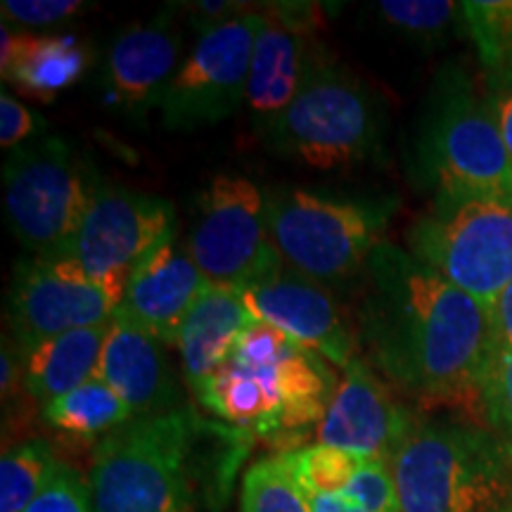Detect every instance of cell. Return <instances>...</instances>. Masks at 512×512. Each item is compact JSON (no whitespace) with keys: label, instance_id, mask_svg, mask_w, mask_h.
Returning <instances> with one entry per match:
<instances>
[{"label":"cell","instance_id":"12","mask_svg":"<svg viewBox=\"0 0 512 512\" xmlns=\"http://www.w3.org/2000/svg\"><path fill=\"white\" fill-rule=\"evenodd\" d=\"M261 24L264 12L249 10L200 36L159 105L166 131L190 133L238 112L247 100L249 64Z\"/></svg>","mask_w":512,"mask_h":512},{"label":"cell","instance_id":"2","mask_svg":"<svg viewBox=\"0 0 512 512\" xmlns=\"http://www.w3.org/2000/svg\"><path fill=\"white\" fill-rule=\"evenodd\" d=\"M252 441L188 406L128 420L95 446L91 512H197L230 489Z\"/></svg>","mask_w":512,"mask_h":512},{"label":"cell","instance_id":"34","mask_svg":"<svg viewBox=\"0 0 512 512\" xmlns=\"http://www.w3.org/2000/svg\"><path fill=\"white\" fill-rule=\"evenodd\" d=\"M491 323H494V339L498 347L512 349V283L491 306Z\"/></svg>","mask_w":512,"mask_h":512},{"label":"cell","instance_id":"20","mask_svg":"<svg viewBox=\"0 0 512 512\" xmlns=\"http://www.w3.org/2000/svg\"><path fill=\"white\" fill-rule=\"evenodd\" d=\"M256 323L259 320L247 309L242 292L209 285L185 318L176 344L192 394L228 361L240 337Z\"/></svg>","mask_w":512,"mask_h":512},{"label":"cell","instance_id":"25","mask_svg":"<svg viewBox=\"0 0 512 512\" xmlns=\"http://www.w3.org/2000/svg\"><path fill=\"white\" fill-rule=\"evenodd\" d=\"M240 512H311L302 486L280 453L247 467L240 486Z\"/></svg>","mask_w":512,"mask_h":512},{"label":"cell","instance_id":"24","mask_svg":"<svg viewBox=\"0 0 512 512\" xmlns=\"http://www.w3.org/2000/svg\"><path fill=\"white\" fill-rule=\"evenodd\" d=\"M60 460L46 439L10 446L0 460V512H27L53 479Z\"/></svg>","mask_w":512,"mask_h":512},{"label":"cell","instance_id":"8","mask_svg":"<svg viewBox=\"0 0 512 512\" xmlns=\"http://www.w3.org/2000/svg\"><path fill=\"white\" fill-rule=\"evenodd\" d=\"M3 185L12 235L36 256H50L79 233L102 181L72 143L53 136L10 150Z\"/></svg>","mask_w":512,"mask_h":512},{"label":"cell","instance_id":"31","mask_svg":"<svg viewBox=\"0 0 512 512\" xmlns=\"http://www.w3.org/2000/svg\"><path fill=\"white\" fill-rule=\"evenodd\" d=\"M86 8L81 0H3L5 22L27 31L29 27H53V24L67 22L69 17L79 15Z\"/></svg>","mask_w":512,"mask_h":512},{"label":"cell","instance_id":"5","mask_svg":"<svg viewBox=\"0 0 512 512\" xmlns=\"http://www.w3.org/2000/svg\"><path fill=\"white\" fill-rule=\"evenodd\" d=\"M415 176L434 197L512 202V162L489 95L463 69L434 81L415 138Z\"/></svg>","mask_w":512,"mask_h":512},{"label":"cell","instance_id":"30","mask_svg":"<svg viewBox=\"0 0 512 512\" xmlns=\"http://www.w3.org/2000/svg\"><path fill=\"white\" fill-rule=\"evenodd\" d=\"M27 512H91L88 482L72 465L60 463L43 494Z\"/></svg>","mask_w":512,"mask_h":512},{"label":"cell","instance_id":"10","mask_svg":"<svg viewBox=\"0 0 512 512\" xmlns=\"http://www.w3.org/2000/svg\"><path fill=\"white\" fill-rule=\"evenodd\" d=\"M185 249L211 285L245 292L285 268L266 221V192L245 176L211 178Z\"/></svg>","mask_w":512,"mask_h":512},{"label":"cell","instance_id":"11","mask_svg":"<svg viewBox=\"0 0 512 512\" xmlns=\"http://www.w3.org/2000/svg\"><path fill=\"white\" fill-rule=\"evenodd\" d=\"M126 283L95 280L57 256L19 261L10 287V325L19 354L50 337L112 323Z\"/></svg>","mask_w":512,"mask_h":512},{"label":"cell","instance_id":"22","mask_svg":"<svg viewBox=\"0 0 512 512\" xmlns=\"http://www.w3.org/2000/svg\"><path fill=\"white\" fill-rule=\"evenodd\" d=\"M107 330L110 323L64 332L24 351V389L46 406L57 396L93 380L100 366Z\"/></svg>","mask_w":512,"mask_h":512},{"label":"cell","instance_id":"13","mask_svg":"<svg viewBox=\"0 0 512 512\" xmlns=\"http://www.w3.org/2000/svg\"><path fill=\"white\" fill-rule=\"evenodd\" d=\"M174 233L169 200L102 183L79 233L50 256L72 261L95 280L128 283L140 261Z\"/></svg>","mask_w":512,"mask_h":512},{"label":"cell","instance_id":"7","mask_svg":"<svg viewBox=\"0 0 512 512\" xmlns=\"http://www.w3.org/2000/svg\"><path fill=\"white\" fill-rule=\"evenodd\" d=\"M389 211L302 188L266 190V221L292 271L320 287H342L366 275Z\"/></svg>","mask_w":512,"mask_h":512},{"label":"cell","instance_id":"14","mask_svg":"<svg viewBox=\"0 0 512 512\" xmlns=\"http://www.w3.org/2000/svg\"><path fill=\"white\" fill-rule=\"evenodd\" d=\"M342 373L335 399L316 427L318 444L389 463L418 420L396 401L387 382L363 356H356Z\"/></svg>","mask_w":512,"mask_h":512},{"label":"cell","instance_id":"17","mask_svg":"<svg viewBox=\"0 0 512 512\" xmlns=\"http://www.w3.org/2000/svg\"><path fill=\"white\" fill-rule=\"evenodd\" d=\"M264 12L249 64L247 100L254 126L266 136L297 98L311 41V5L278 3Z\"/></svg>","mask_w":512,"mask_h":512},{"label":"cell","instance_id":"29","mask_svg":"<svg viewBox=\"0 0 512 512\" xmlns=\"http://www.w3.org/2000/svg\"><path fill=\"white\" fill-rule=\"evenodd\" d=\"M377 12L394 29L430 38L444 34L448 24L460 15V3H446V0H382V3H377Z\"/></svg>","mask_w":512,"mask_h":512},{"label":"cell","instance_id":"1","mask_svg":"<svg viewBox=\"0 0 512 512\" xmlns=\"http://www.w3.org/2000/svg\"><path fill=\"white\" fill-rule=\"evenodd\" d=\"M358 337L373 368L427 406H479L494 354L491 309L392 242L366 268Z\"/></svg>","mask_w":512,"mask_h":512},{"label":"cell","instance_id":"9","mask_svg":"<svg viewBox=\"0 0 512 512\" xmlns=\"http://www.w3.org/2000/svg\"><path fill=\"white\" fill-rule=\"evenodd\" d=\"M408 252L479 304L512 283V202L434 197L406 233Z\"/></svg>","mask_w":512,"mask_h":512},{"label":"cell","instance_id":"28","mask_svg":"<svg viewBox=\"0 0 512 512\" xmlns=\"http://www.w3.org/2000/svg\"><path fill=\"white\" fill-rule=\"evenodd\" d=\"M479 413L484 425L512 444V349L494 347L479 384Z\"/></svg>","mask_w":512,"mask_h":512},{"label":"cell","instance_id":"33","mask_svg":"<svg viewBox=\"0 0 512 512\" xmlns=\"http://www.w3.org/2000/svg\"><path fill=\"white\" fill-rule=\"evenodd\" d=\"M484 91L489 95L491 107H494L505 150H508L512 162V64L494 74H486Z\"/></svg>","mask_w":512,"mask_h":512},{"label":"cell","instance_id":"6","mask_svg":"<svg viewBox=\"0 0 512 512\" xmlns=\"http://www.w3.org/2000/svg\"><path fill=\"white\" fill-rule=\"evenodd\" d=\"M264 140L313 171H349L380 150V107L356 74L311 46L297 98Z\"/></svg>","mask_w":512,"mask_h":512},{"label":"cell","instance_id":"27","mask_svg":"<svg viewBox=\"0 0 512 512\" xmlns=\"http://www.w3.org/2000/svg\"><path fill=\"white\" fill-rule=\"evenodd\" d=\"M463 22L486 74L512 64V0L460 3Z\"/></svg>","mask_w":512,"mask_h":512},{"label":"cell","instance_id":"26","mask_svg":"<svg viewBox=\"0 0 512 512\" xmlns=\"http://www.w3.org/2000/svg\"><path fill=\"white\" fill-rule=\"evenodd\" d=\"M304 494H339L358 475L368 458L344 451V448L311 444L287 448L280 453Z\"/></svg>","mask_w":512,"mask_h":512},{"label":"cell","instance_id":"15","mask_svg":"<svg viewBox=\"0 0 512 512\" xmlns=\"http://www.w3.org/2000/svg\"><path fill=\"white\" fill-rule=\"evenodd\" d=\"M209 285L188 249L178 245L174 233L131 273L112 320L162 344H178L185 318Z\"/></svg>","mask_w":512,"mask_h":512},{"label":"cell","instance_id":"21","mask_svg":"<svg viewBox=\"0 0 512 512\" xmlns=\"http://www.w3.org/2000/svg\"><path fill=\"white\" fill-rule=\"evenodd\" d=\"M91 50L76 36H36L31 31L0 27V72L17 91L41 102L79 81Z\"/></svg>","mask_w":512,"mask_h":512},{"label":"cell","instance_id":"35","mask_svg":"<svg viewBox=\"0 0 512 512\" xmlns=\"http://www.w3.org/2000/svg\"><path fill=\"white\" fill-rule=\"evenodd\" d=\"M498 512H512V503H510V505H505V508H503V510H498Z\"/></svg>","mask_w":512,"mask_h":512},{"label":"cell","instance_id":"32","mask_svg":"<svg viewBox=\"0 0 512 512\" xmlns=\"http://www.w3.org/2000/svg\"><path fill=\"white\" fill-rule=\"evenodd\" d=\"M41 126L43 119H38L29 107L12 98L8 91L0 93V145L15 150V147L24 145V140L36 136Z\"/></svg>","mask_w":512,"mask_h":512},{"label":"cell","instance_id":"19","mask_svg":"<svg viewBox=\"0 0 512 512\" xmlns=\"http://www.w3.org/2000/svg\"><path fill=\"white\" fill-rule=\"evenodd\" d=\"M95 377L110 384L136 418L171 413L183 406L162 342L117 320L107 330Z\"/></svg>","mask_w":512,"mask_h":512},{"label":"cell","instance_id":"3","mask_svg":"<svg viewBox=\"0 0 512 512\" xmlns=\"http://www.w3.org/2000/svg\"><path fill=\"white\" fill-rule=\"evenodd\" d=\"M337 387L328 358L256 323L192 396L223 425L252 439L280 441L318 427Z\"/></svg>","mask_w":512,"mask_h":512},{"label":"cell","instance_id":"16","mask_svg":"<svg viewBox=\"0 0 512 512\" xmlns=\"http://www.w3.org/2000/svg\"><path fill=\"white\" fill-rule=\"evenodd\" d=\"M247 309L259 323L283 332L285 337L304 344L332 366L344 370L356 354V339L351 335L335 299L325 287L304 278L292 268L252 285L242 292Z\"/></svg>","mask_w":512,"mask_h":512},{"label":"cell","instance_id":"18","mask_svg":"<svg viewBox=\"0 0 512 512\" xmlns=\"http://www.w3.org/2000/svg\"><path fill=\"white\" fill-rule=\"evenodd\" d=\"M181 36L169 15L128 27L114 38L105 67L107 102L128 117L159 110L166 88L178 74Z\"/></svg>","mask_w":512,"mask_h":512},{"label":"cell","instance_id":"4","mask_svg":"<svg viewBox=\"0 0 512 512\" xmlns=\"http://www.w3.org/2000/svg\"><path fill=\"white\" fill-rule=\"evenodd\" d=\"M389 470L401 512H498L512 503V444L489 425L415 422Z\"/></svg>","mask_w":512,"mask_h":512},{"label":"cell","instance_id":"23","mask_svg":"<svg viewBox=\"0 0 512 512\" xmlns=\"http://www.w3.org/2000/svg\"><path fill=\"white\" fill-rule=\"evenodd\" d=\"M43 418L57 432L88 439L98 437V434L107 437L117 427L136 418V415L110 384L93 377V380L72 389V392L46 403Z\"/></svg>","mask_w":512,"mask_h":512}]
</instances>
